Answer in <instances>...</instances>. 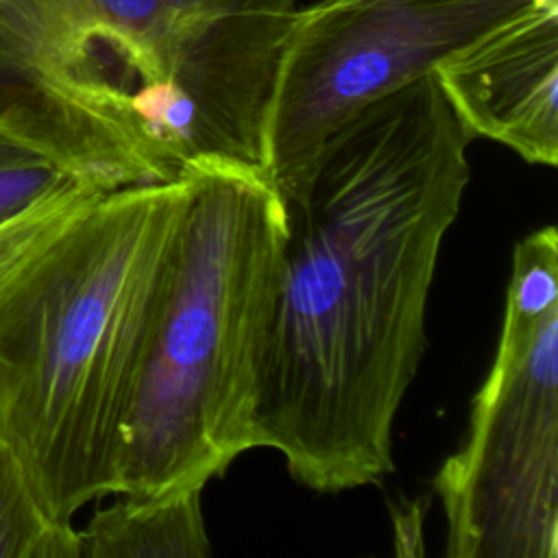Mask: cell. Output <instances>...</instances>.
Returning <instances> with one entry per match:
<instances>
[{"instance_id": "cell-5", "label": "cell", "mask_w": 558, "mask_h": 558, "mask_svg": "<svg viewBox=\"0 0 558 558\" xmlns=\"http://www.w3.org/2000/svg\"><path fill=\"white\" fill-rule=\"evenodd\" d=\"M447 558H558V233L512 251L497 351L434 475Z\"/></svg>"}, {"instance_id": "cell-3", "label": "cell", "mask_w": 558, "mask_h": 558, "mask_svg": "<svg viewBox=\"0 0 558 558\" xmlns=\"http://www.w3.org/2000/svg\"><path fill=\"white\" fill-rule=\"evenodd\" d=\"M192 181L94 196L0 294V438L72 523L120 493L124 421Z\"/></svg>"}, {"instance_id": "cell-12", "label": "cell", "mask_w": 558, "mask_h": 558, "mask_svg": "<svg viewBox=\"0 0 558 558\" xmlns=\"http://www.w3.org/2000/svg\"><path fill=\"white\" fill-rule=\"evenodd\" d=\"M421 525H423V512H418V504H410L405 510L395 514V538H397V551L403 554L405 543H414V549L421 554Z\"/></svg>"}, {"instance_id": "cell-8", "label": "cell", "mask_w": 558, "mask_h": 558, "mask_svg": "<svg viewBox=\"0 0 558 558\" xmlns=\"http://www.w3.org/2000/svg\"><path fill=\"white\" fill-rule=\"evenodd\" d=\"M203 490L118 493L78 530L81 558H205L211 554Z\"/></svg>"}, {"instance_id": "cell-4", "label": "cell", "mask_w": 558, "mask_h": 558, "mask_svg": "<svg viewBox=\"0 0 558 558\" xmlns=\"http://www.w3.org/2000/svg\"><path fill=\"white\" fill-rule=\"evenodd\" d=\"M124 421L120 493L203 490L255 449L286 201L264 166L203 155Z\"/></svg>"}, {"instance_id": "cell-11", "label": "cell", "mask_w": 558, "mask_h": 558, "mask_svg": "<svg viewBox=\"0 0 558 558\" xmlns=\"http://www.w3.org/2000/svg\"><path fill=\"white\" fill-rule=\"evenodd\" d=\"M72 181L76 177L65 172L57 161L0 133V227Z\"/></svg>"}, {"instance_id": "cell-1", "label": "cell", "mask_w": 558, "mask_h": 558, "mask_svg": "<svg viewBox=\"0 0 558 558\" xmlns=\"http://www.w3.org/2000/svg\"><path fill=\"white\" fill-rule=\"evenodd\" d=\"M471 142L425 74L340 126L286 203L255 445L279 451L316 493L377 484L395 469L392 425L425 353Z\"/></svg>"}, {"instance_id": "cell-9", "label": "cell", "mask_w": 558, "mask_h": 558, "mask_svg": "<svg viewBox=\"0 0 558 558\" xmlns=\"http://www.w3.org/2000/svg\"><path fill=\"white\" fill-rule=\"evenodd\" d=\"M0 558H81L74 523L41 506L15 451L0 438Z\"/></svg>"}, {"instance_id": "cell-7", "label": "cell", "mask_w": 558, "mask_h": 558, "mask_svg": "<svg viewBox=\"0 0 558 558\" xmlns=\"http://www.w3.org/2000/svg\"><path fill=\"white\" fill-rule=\"evenodd\" d=\"M434 78L471 137L558 163V4H541L445 59Z\"/></svg>"}, {"instance_id": "cell-6", "label": "cell", "mask_w": 558, "mask_h": 558, "mask_svg": "<svg viewBox=\"0 0 558 558\" xmlns=\"http://www.w3.org/2000/svg\"><path fill=\"white\" fill-rule=\"evenodd\" d=\"M558 0H314L296 7L277 65L266 170L294 201L325 142L368 102Z\"/></svg>"}, {"instance_id": "cell-2", "label": "cell", "mask_w": 558, "mask_h": 558, "mask_svg": "<svg viewBox=\"0 0 558 558\" xmlns=\"http://www.w3.org/2000/svg\"><path fill=\"white\" fill-rule=\"evenodd\" d=\"M296 0H0V133L113 187L218 155L266 168Z\"/></svg>"}, {"instance_id": "cell-10", "label": "cell", "mask_w": 558, "mask_h": 558, "mask_svg": "<svg viewBox=\"0 0 558 558\" xmlns=\"http://www.w3.org/2000/svg\"><path fill=\"white\" fill-rule=\"evenodd\" d=\"M100 192L105 190L76 179L0 227V294L17 279L31 259Z\"/></svg>"}]
</instances>
